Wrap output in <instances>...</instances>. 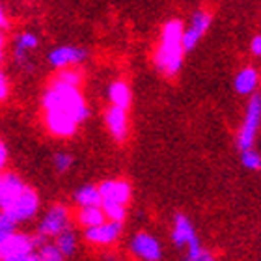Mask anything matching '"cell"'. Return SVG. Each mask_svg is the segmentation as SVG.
I'll list each match as a JSON object with an SVG mask.
<instances>
[{
    "label": "cell",
    "instance_id": "1",
    "mask_svg": "<svg viewBox=\"0 0 261 261\" xmlns=\"http://www.w3.org/2000/svg\"><path fill=\"white\" fill-rule=\"evenodd\" d=\"M183 28L185 27L181 21H168L161 34V43L155 53V65L166 76L177 75L183 65Z\"/></svg>",
    "mask_w": 261,
    "mask_h": 261
},
{
    "label": "cell",
    "instance_id": "2",
    "mask_svg": "<svg viewBox=\"0 0 261 261\" xmlns=\"http://www.w3.org/2000/svg\"><path fill=\"white\" fill-rule=\"evenodd\" d=\"M43 109L69 116L76 123H82L88 118V105L82 97L81 90L58 81H53L49 90L45 92Z\"/></svg>",
    "mask_w": 261,
    "mask_h": 261
},
{
    "label": "cell",
    "instance_id": "3",
    "mask_svg": "<svg viewBox=\"0 0 261 261\" xmlns=\"http://www.w3.org/2000/svg\"><path fill=\"white\" fill-rule=\"evenodd\" d=\"M0 261H39L36 254V241L15 229L0 239Z\"/></svg>",
    "mask_w": 261,
    "mask_h": 261
},
{
    "label": "cell",
    "instance_id": "4",
    "mask_svg": "<svg viewBox=\"0 0 261 261\" xmlns=\"http://www.w3.org/2000/svg\"><path fill=\"white\" fill-rule=\"evenodd\" d=\"M6 213V217L10 218L11 222L15 224H24L30 222L39 211V196L38 192L30 189V187H24L19 194L13 198L10 205L2 209Z\"/></svg>",
    "mask_w": 261,
    "mask_h": 261
},
{
    "label": "cell",
    "instance_id": "5",
    "mask_svg": "<svg viewBox=\"0 0 261 261\" xmlns=\"http://www.w3.org/2000/svg\"><path fill=\"white\" fill-rule=\"evenodd\" d=\"M259 121H261V97L259 93H252L245 120H243V125H241L239 130V136H237V146H239V149L254 147L256 135L257 130H259Z\"/></svg>",
    "mask_w": 261,
    "mask_h": 261
},
{
    "label": "cell",
    "instance_id": "6",
    "mask_svg": "<svg viewBox=\"0 0 261 261\" xmlns=\"http://www.w3.org/2000/svg\"><path fill=\"white\" fill-rule=\"evenodd\" d=\"M69 226V211L64 205H53L49 211L45 213V217L41 218V222L38 226V237H36V246L43 241H49L50 237L64 231Z\"/></svg>",
    "mask_w": 261,
    "mask_h": 261
},
{
    "label": "cell",
    "instance_id": "7",
    "mask_svg": "<svg viewBox=\"0 0 261 261\" xmlns=\"http://www.w3.org/2000/svg\"><path fill=\"white\" fill-rule=\"evenodd\" d=\"M121 229H123V222H120V220H105V222L97 224V226L86 228L84 237L92 245L109 246V245H114L116 241L120 239Z\"/></svg>",
    "mask_w": 261,
    "mask_h": 261
},
{
    "label": "cell",
    "instance_id": "8",
    "mask_svg": "<svg viewBox=\"0 0 261 261\" xmlns=\"http://www.w3.org/2000/svg\"><path fill=\"white\" fill-rule=\"evenodd\" d=\"M211 13L207 11H196L191 19V24L187 28H183V49L192 50L196 45L200 43L201 38L205 36V32L211 27Z\"/></svg>",
    "mask_w": 261,
    "mask_h": 261
},
{
    "label": "cell",
    "instance_id": "9",
    "mask_svg": "<svg viewBox=\"0 0 261 261\" xmlns=\"http://www.w3.org/2000/svg\"><path fill=\"white\" fill-rule=\"evenodd\" d=\"M86 58H88V50L82 49V47H75V45L56 47L55 50L49 53V62H50V65H55L56 69L79 65L86 60Z\"/></svg>",
    "mask_w": 261,
    "mask_h": 261
},
{
    "label": "cell",
    "instance_id": "10",
    "mask_svg": "<svg viewBox=\"0 0 261 261\" xmlns=\"http://www.w3.org/2000/svg\"><path fill=\"white\" fill-rule=\"evenodd\" d=\"M130 252L136 257L146 261H159L163 257V248L153 235L149 233H138L130 241Z\"/></svg>",
    "mask_w": 261,
    "mask_h": 261
},
{
    "label": "cell",
    "instance_id": "11",
    "mask_svg": "<svg viewBox=\"0 0 261 261\" xmlns=\"http://www.w3.org/2000/svg\"><path fill=\"white\" fill-rule=\"evenodd\" d=\"M172 241L177 248H189L192 245H198L200 241L196 237L194 226L189 218L179 213L177 217L174 218V229H172Z\"/></svg>",
    "mask_w": 261,
    "mask_h": 261
},
{
    "label": "cell",
    "instance_id": "12",
    "mask_svg": "<svg viewBox=\"0 0 261 261\" xmlns=\"http://www.w3.org/2000/svg\"><path fill=\"white\" fill-rule=\"evenodd\" d=\"M97 189L101 194V201H116V203L127 205L130 200V185L123 179L103 181Z\"/></svg>",
    "mask_w": 261,
    "mask_h": 261
},
{
    "label": "cell",
    "instance_id": "13",
    "mask_svg": "<svg viewBox=\"0 0 261 261\" xmlns=\"http://www.w3.org/2000/svg\"><path fill=\"white\" fill-rule=\"evenodd\" d=\"M45 125H47L50 135L60 136V138H69L76 133L79 123L75 120H71L69 116L45 110Z\"/></svg>",
    "mask_w": 261,
    "mask_h": 261
},
{
    "label": "cell",
    "instance_id": "14",
    "mask_svg": "<svg viewBox=\"0 0 261 261\" xmlns=\"http://www.w3.org/2000/svg\"><path fill=\"white\" fill-rule=\"evenodd\" d=\"M105 121L109 127L110 135L114 136V140L123 142L127 138V130H129V118H127V110L120 107H110L105 114Z\"/></svg>",
    "mask_w": 261,
    "mask_h": 261
},
{
    "label": "cell",
    "instance_id": "15",
    "mask_svg": "<svg viewBox=\"0 0 261 261\" xmlns=\"http://www.w3.org/2000/svg\"><path fill=\"white\" fill-rule=\"evenodd\" d=\"M24 181L15 174H0V209H6L24 189Z\"/></svg>",
    "mask_w": 261,
    "mask_h": 261
},
{
    "label": "cell",
    "instance_id": "16",
    "mask_svg": "<svg viewBox=\"0 0 261 261\" xmlns=\"http://www.w3.org/2000/svg\"><path fill=\"white\" fill-rule=\"evenodd\" d=\"M38 36L32 32H21L13 41V55L19 64H27L28 62V53H32L38 47Z\"/></svg>",
    "mask_w": 261,
    "mask_h": 261
},
{
    "label": "cell",
    "instance_id": "17",
    "mask_svg": "<svg viewBox=\"0 0 261 261\" xmlns=\"http://www.w3.org/2000/svg\"><path fill=\"white\" fill-rule=\"evenodd\" d=\"M259 86V75L254 67H245L235 76V90L241 95H252Z\"/></svg>",
    "mask_w": 261,
    "mask_h": 261
},
{
    "label": "cell",
    "instance_id": "18",
    "mask_svg": "<svg viewBox=\"0 0 261 261\" xmlns=\"http://www.w3.org/2000/svg\"><path fill=\"white\" fill-rule=\"evenodd\" d=\"M109 99L114 107H120V109H129L130 101H133V95H130V88L127 86V82L123 81H116L109 86Z\"/></svg>",
    "mask_w": 261,
    "mask_h": 261
},
{
    "label": "cell",
    "instance_id": "19",
    "mask_svg": "<svg viewBox=\"0 0 261 261\" xmlns=\"http://www.w3.org/2000/svg\"><path fill=\"white\" fill-rule=\"evenodd\" d=\"M55 245L56 248L60 250L62 257H71V256H75V252H76V235L75 231L67 226V228L64 229V231H60V233L55 237Z\"/></svg>",
    "mask_w": 261,
    "mask_h": 261
},
{
    "label": "cell",
    "instance_id": "20",
    "mask_svg": "<svg viewBox=\"0 0 261 261\" xmlns=\"http://www.w3.org/2000/svg\"><path fill=\"white\" fill-rule=\"evenodd\" d=\"M107 217H105L101 205H90V207H81L79 211V222L84 228H92V226H97V224L105 222Z\"/></svg>",
    "mask_w": 261,
    "mask_h": 261
},
{
    "label": "cell",
    "instance_id": "21",
    "mask_svg": "<svg viewBox=\"0 0 261 261\" xmlns=\"http://www.w3.org/2000/svg\"><path fill=\"white\" fill-rule=\"evenodd\" d=\"M73 200L79 207H90V205H101V194H99L97 187L86 185L81 187L79 191L75 192Z\"/></svg>",
    "mask_w": 261,
    "mask_h": 261
},
{
    "label": "cell",
    "instance_id": "22",
    "mask_svg": "<svg viewBox=\"0 0 261 261\" xmlns=\"http://www.w3.org/2000/svg\"><path fill=\"white\" fill-rule=\"evenodd\" d=\"M101 209H103L105 217L109 220H120L123 222L127 215V205L116 203V201H101Z\"/></svg>",
    "mask_w": 261,
    "mask_h": 261
},
{
    "label": "cell",
    "instance_id": "23",
    "mask_svg": "<svg viewBox=\"0 0 261 261\" xmlns=\"http://www.w3.org/2000/svg\"><path fill=\"white\" fill-rule=\"evenodd\" d=\"M38 246H39V250H36V254H38L39 261H62L64 259L60 250L56 248L55 243H47V241H43V243H39Z\"/></svg>",
    "mask_w": 261,
    "mask_h": 261
},
{
    "label": "cell",
    "instance_id": "24",
    "mask_svg": "<svg viewBox=\"0 0 261 261\" xmlns=\"http://www.w3.org/2000/svg\"><path fill=\"white\" fill-rule=\"evenodd\" d=\"M241 163L243 166L252 172H256V170L261 168V157L259 153L254 149V147H246V149H241Z\"/></svg>",
    "mask_w": 261,
    "mask_h": 261
},
{
    "label": "cell",
    "instance_id": "25",
    "mask_svg": "<svg viewBox=\"0 0 261 261\" xmlns=\"http://www.w3.org/2000/svg\"><path fill=\"white\" fill-rule=\"evenodd\" d=\"M55 81H58V82H64V84H69V86H81V82H82V79H81V73L76 69H71V67H62L60 69V73L56 75V79Z\"/></svg>",
    "mask_w": 261,
    "mask_h": 261
},
{
    "label": "cell",
    "instance_id": "26",
    "mask_svg": "<svg viewBox=\"0 0 261 261\" xmlns=\"http://www.w3.org/2000/svg\"><path fill=\"white\" fill-rule=\"evenodd\" d=\"M187 259L189 261H213L215 257H213L211 252H207L205 248H201V245L198 243V245H192L187 248Z\"/></svg>",
    "mask_w": 261,
    "mask_h": 261
},
{
    "label": "cell",
    "instance_id": "27",
    "mask_svg": "<svg viewBox=\"0 0 261 261\" xmlns=\"http://www.w3.org/2000/svg\"><path fill=\"white\" fill-rule=\"evenodd\" d=\"M73 166V155H69V153L65 151H60L55 155V168L60 172V174H64V172H67V170Z\"/></svg>",
    "mask_w": 261,
    "mask_h": 261
},
{
    "label": "cell",
    "instance_id": "28",
    "mask_svg": "<svg viewBox=\"0 0 261 261\" xmlns=\"http://www.w3.org/2000/svg\"><path fill=\"white\" fill-rule=\"evenodd\" d=\"M13 229H15V224L11 222L10 218L6 217V213L0 209V239H2V237H6L8 233H11Z\"/></svg>",
    "mask_w": 261,
    "mask_h": 261
},
{
    "label": "cell",
    "instance_id": "29",
    "mask_svg": "<svg viewBox=\"0 0 261 261\" xmlns=\"http://www.w3.org/2000/svg\"><path fill=\"white\" fill-rule=\"evenodd\" d=\"M8 93H10V82H8L4 71L0 69V101L8 99Z\"/></svg>",
    "mask_w": 261,
    "mask_h": 261
},
{
    "label": "cell",
    "instance_id": "30",
    "mask_svg": "<svg viewBox=\"0 0 261 261\" xmlns=\"http://www.w3.org/2000/svg\"><path fill=\"white\" fill-rule=\"evenodd\" d=\"M250 50H252V55L256 56V58H259V55H261V36H259V34H257L256 38L252 39Z\"/></svg>",
    "mask_w": 261,
    "mask_h": 261
},
{
    "label": "cell",
    "instance_id": "31",
    "mask_svg": "<svg viewBox=\"0 0 261 261\" xmlns=\"http://www.w3.org/2000/svg\"><path fill=\"white\" fill-rule=\"evenodd\" d=\"M6 161H8V149H6L4 142L0 140V170L4 168Z\"/></svg>",
    "mask_w": 261,
    "mask_h": 261
},
{
    "label": "cell",
    "instance_id": "32",
    "mask_svg": "<svg viewBox=\"0 0 261 261\" xmlns=\"http://www.w3.org/2000/svg\"><path fill=\"white\" fill-rule=\"evenodd\" d=\"M8 27V19H6V13H4V10L0 8V32L4 30V28Z\"/></svg>",
    "mask_w": 261,
    "mask_h": 261
},
{
    "label": "cell",
    "instance_id": "33",
    "mask_svg": "<svg viewBox=\"0 0 261 261\" xmlns=\"http://www.w3.org/2000/svg\"><path fill=\"white\" fill-rule=\"evenodd\" d=\"M2 60H4V36L0 32V64H2Z\"/></svg>",
    "mask_w": 261,
    "mask_h": 261
}]
</instances>
